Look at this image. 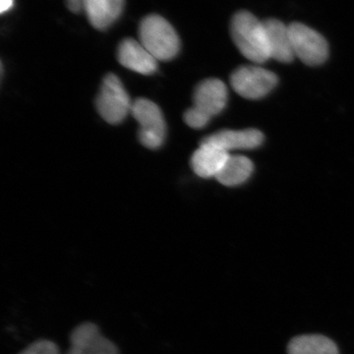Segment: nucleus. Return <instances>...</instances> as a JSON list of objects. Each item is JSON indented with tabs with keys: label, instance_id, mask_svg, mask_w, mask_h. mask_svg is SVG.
Returning <instances> with one entry per match:
<instances>
[{
	"label": "nucleus",
	"instance_id": "obj_1",
	"mask_svg": "<svg viewBox=\"0 0 354 354\" xmlns=\"http://www.w3.org/2000/svg\"><path fill=\"white\" fill-rule=\"evenodd\" d=\"M230 32L235 46L247 59L254 64H264L271 58L264 22L248 11L234 14Z\"/></svg>",
	"mask_w": 354,
	"mask_h": 354
},
{
	"label": "nucleus",
	"instance_id": "obj_2",
	"mask_svg": "<svg viewBox=\"0 0 354 354\" xmlns=\"http://www.w3.org/2000/svg\"><path fill=\"white\" fill-rule=\"evenodd\" d=\"M139 41L158 62L176 57L180 41L169 21L157 14L146 16L139 26Z\"/></svg>",
	"mask_w": 354,
	"mask_h": 354
},
{
	"label": "nucleus",
	"instance_id": "obj_3",
	"mask_svg": "<svg viewBox=\"0 0 354 354\" xmlns=\"http://www.w3.org/2000/svg\"><path fill=\"white\" fill-rule=\"evenodd\" d=\"M95 104L100 115L106 122L118 124L131 113L133 102L120 79L114 74H108L102 81Z\"/></svg>",
	"mask_w": 354,
	"mask_h": 354
},
{
	"label": "nucleus",
	"instance_id": "obj_4",
	"mask_svg": "<svg viewBox=\"0 0 354 354\" xmlns=\"http://www.w3.org/2000/svg\"><path fill=\"white\" fill-rule=\"evenodd\" d=\"M131 113L140 125L142 145L152 150L160 148L165 136V118L160 109L150 100L137 99L133 102Z\"/></svg>",
	"mask_w": 354,
	"mask_h": 354
},
{
	"label": "nucleus",
	"instance_id": "obj_5",
	"mask_svg": "<svg viewBox=\"0 0 354 354\" xmlns=\"http://www.w3.org/2000/svg\"><path fill=\"white\" fill-rule=\"evenodd\" d=\"M288 28L295 57L309 66L323 64L327 60L329 46L322 35L301 23H292Z\"/></svg>",
	"mask_w": 354,
	"mask_h": 354
},
{
	"label": "nucleus",
	"instance_id": "obj_6",
	"mask_svg": "<svg viewBox=\"0 0 354 354\" xmlns=\"http://www.w3.org/2000/svg\"><path fill=\"white\" fill-rule=\"evenodd\" d=\"M230 82L235 92L241 97L258 100L274 90L278 84V77L262 67L242 66L235 70Z\"/></svg>",
	"mask_w": 354,
	"mask_h": 354
},
{
	"label": "nucleus",
	"instance_id": "obj_7",
	"mask_svg": "<svg viewBox=\"0 0 354 354\" xmlns=\"http://www.w3.org/2000/svg\"><path fill=\"white\" fill-rule=\"evenodd\" d=\"M65 354H120V348L102 335L94 322H83L72 329Z\"/></svg>",
	"mask_w": 354,
	"mask_h": 354
},
{
	"label": "nucleus",
	"instance_id": "obj_8",
	"mask_svg": "<svg viewBox=\"0 0 354 354\" xmlns=\"http://www.w3.org/2000/svg\"><path fill=\"white\" fill-rule=\"evenodd\" d=\"M192 109L211 120L227 106V86L218 79L203 81L195 88Z\"/></svg>",
	"mask_w": 354,
	"mask_h": 354
},
{
	"label": "nucleus",
	"instance_id": "obj_9",
	"mask_svg": "<svg viewBox=\"0 0 354 354\" xmlns=\"http://www.w3.org/2000/svg\"><path fill=\"white\" fill-rule=\"evenodd\" d=\"M118 58L125 68L142 75H151L158 69V60L137 39H123L118 46Z\"/></svg>",
	"mask_w": 354,
	"mask_h": 354
},
{
	"label": "nucleus",
	"instance_id": "obj_10",
	"mask_svg": "<svg viewBox=\"0 0 354 354\" xmlns=\"http://www.w3.org/2000/svg\"><path fill=\"white\" fill-rule=\"evenodd\" d=\"M264 142V135L259 130H221L202 140L201 143L209 144L230 152L232 150H251L258 148Z\"/></svg>",
	"mask_w": 354,
	"mask_h": 354
},
{
	"label": "nucleus",
	"instance_id": "obj_11",
	"mask_svg": "<svg viewBox=\"0 0 354 354\" xmlns=\"http://www.w3.org/2000/svg\"><path fill=\"white\" fill-rule=\"evenodd\" d=\"M264 22L271 58L281 64H290L295 59L290 28L279 20L268 19Z\"/></svg>",
	"mask_w": 354,
	"mask_h": 354
},
{
	"label": "nucleus",
	"instance_id": "obj_12",
	"mask_svg": "<svg viewBox=\"0 0 354 354\" xmlns=\"http://www.w3.org/2000/svg\"><path fill=\"white\" fill-rule=\"evenodd\" d=\"M230 158V153L218 147L201 143L191 158V167L202 178L216 177Z\"/></svg>",
	"mask_w": 354,
	"mask_h": 354
},
{
	"label": "nucleus",
	"instance_id": "obj_13",
	"mask_svg": "<svg viewBox=\"0 0 354 354\" xmlns=\"http://www.w3.org/2000/svg\"><path fill=\"white\" fill-rule=\"evenodd\" d=\"M124 0H83V11L97 30H106L120 18Z\"/></svg>",
	"mask_w": 354,
	"mask_h": 354
},
{
	"label": "nucleus",
	"instance_id": "obj_14",
	"mask_svg": "<svg viewBox=\"0 0 354 354\" xmlns=\"http://www.w3.org/2000/svg\"><path fill=\"white\" fill-rule=\"evenodd\" d=\"M288 354H339L337 346L329 337L321 335H304L291 339Z\"/></svg>",
	"mask_w": 354,
	"mask_h": 354
},
{
	"label": "nucleus",
	"instance_id": "obj_15",
	"mask_svg": "<svg viewBox=\"0 0 354 354\" xmlns=\"http://www.w3.org/2000/svg\"><path fill=\"white\" fill-rule=\"evenodd\" d=\"M253 172V164L242 156H230L216 180L225 186H236L245 183Z\"/></svg>",
	"mask_w": 354,
	"mask_h": 354
},
{
	"label": "nucleus",
	"instance_id": "obj_16",
	"mask_svg": "<svg viewBox=\"0 0 354 354\" xmlns=\"http://www.w3.org/2000/svg\"><path fill=\"white\" fill-rule=\"evenodd\" d=\"M18 354H62L59 346L50 339H41L32 342Z\"/></svg>",
	"mask_w": 354,
	"mask_h": 354
},
{
	"label": "nucleus",
	"instance_id": "obj_17",
	"mask_svg": "<svg viewBox=\"0 0 354 354\" xmlns=\"http://www.w3.org/2000/svg\"><path fill=\"white\" fill-rule=\"evenodd\" d=\"M67 7L74 13L82 12L83 0H66Z\"/></svg>",
	"mask_w": 354,
	"mask_h": 354
},
{
	"label": "nucleus",
	"instance_id": "obj_18",
	"mask_svg": "<svg viewBox=\"0 0 354 354\" xmlns=\"http://www.w3.org/2000/svg\"><path fill=\"white\" fill-rule=\"evenodd\" d=\"M14 0H0V12H7L12 8Z\"/></svg>",
	"mask_w": 354,
	"mask_h": 354
}]
</instances>
